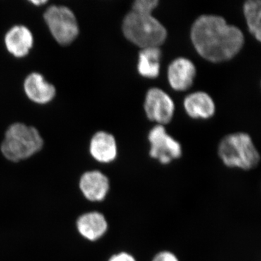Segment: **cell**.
Instances as JSON below:
<instances>
[{
    "label": "cell",
    "instance_id": "1",
    "mask_svg": "<svg viewBox=\"0 0 261 261\" xmlns=\"http://www.w3.org/2000/svg\"><path fill=\"white\" fill-rule=\"evenodd\" d=\"M190 36L198 54L212 63L232 59L245 44L241 29L216 15L199 16L192 24Z\"/></svg>",
    "mask_w": 261,
    "mask_h": 261
},
{
    "label": "cell",
    "instance_id": "2",
    "mask_svg": "<svg viewBox=\"0 0 261 261\" xmlns=\"http://www.w3.org/2000/svg\"><path fill=\"white\" fill-rule=\"evenodd\" d=\"M43 147L44 140L37 128L15 122L5 132L0 152L7 161L18 163L36 155Z\"/></svg>",
    "mask_w": 261,
    "mask_h": 261
},
{
    "label": "cell",
    "instance_id": "3",
    "mask_svg": "<svg viewBox=\"0 0 261 261\" xmlns=\"http://www.w3.org/2000/svg\"><path fill=\"white\" fill-rule=\"evenodd\" d=\"M123 35L129 42L143 49L162 45L167 38L166 27L152 14L130 10L122 23Z\"/></svg>",
    "mask_w": 261,
    "mask_h": 261
},
{
    "label": "cell",
    "instance_id": "4",
    "mask_svg": "<svg viewBox=\"0 0 261 261\" xmlns=\"http://www.w3.org/2000/svg\"><path fill=\"white\" fill-rule=\"evenodd\" d=\"M218 154L225 166L250 171L258 166L260 154L251 137L244 132L225 136L218 147Z\"/></svg>",
    "mask_w": 261,
    "mask_h": 261
},
{
    "label": "cell",
    "instance_id": "5",
    "mask_svg": "<svg viewBox=\"0 0 261 261\" xmlns=\"http://www.w3.org/2000/svg\"><path fill=\"white\" fill-rule=\"evenodd\" d=\"M51 36L61 45H68L80 34L76 17L68 7L53 5L43 15Z\"/></svg>",
    "mask_w": 261,
    "mask_h": 261
},
{
    "label": "cell",
    "instance_id": "6",
    "mask_svg": "<svg viewBox=\"0 0 261 261\" xmlns=\"http://www.w3.org/2000/svg\"><path fill=\"white\" fill-rule=\"evenodd\" d=\"M148 141L150 144L149 154L152 159L161 164L168 165L181 159V144L166 132L162 125H156L149 132Z\"/></svg>",
    "mask_w": 261,
    "mask_h": 261
},
{
    "label": "cell",
    "instance_id": "7",
    "mask_svg": "<svg viewBox=\"0 0 261 261\" xmlns=\"http://www.w3.org/2000/svg\"><path fill=\"white\" fill-rule=\"evenodd\" d=\"M78 187L82 197L87 202L99 203L106 200L109 195L111 180L99 170H89L81 174Z\"/></svg>",
    "mask_w": 261,
    "mask_h": 261
},
{
    "label": "cell",
    "instance_id": "8",
    "mask_svg": "<svg viewBox=\"0 0 261 261\" xmlns=\"http://www.w3.org/2000/svg\"><path fill=\"white\" fill-rule=\"evenodd\" d=\"M144 107L148 119L162 126L169 123L174 115L175 105L173 99L166 92L158 87L147 91Z\"/></svg>",
    "mask_w": 261,
    "mask_h": 261
},
{
    "label": "cell",
    "instance_id": "9",
    "mask_svg": "<svg viewBox=\"0 0 261 261\" xmlns=\"http://www.w3.org/2000/svg\"><path fill=\"white\" fill-rule=\"evenodd\" d=\"M75 226L81 238L89 243H94L106 236L109 224L107 218L102 212L89 211L76 218Z\"/></svg>",
    "mask_w": 261,
    "mask_h": 261
},
{
    "label": "cell",
    "instance_id": "10",
    "mask_svg": "<svg viewBox=\"0 0 261 261\" xmlns=\"http://www.w3.org/2000/svg\"><path fill=\"white\" fill-rule=\"evenodd\" d=\"M196 73L197 70L192 61L179 57L173 60L168 66V82L174 90L186 91L193 84Z\"/></svg>",
    "mask_w": 261,
    "mask_h": 261
},
{
    "label": "cell",
    "instance_id": "11",
    "mask_svg": "<svg viewBox=\"0 0 261 261\" xmlns=\"http://www.w3.org/2000/svg\"><path fill=\"white\" fill-rule=\"evenodd\" d=\"M23 89L30 100L39 105L50 102L56 95V87L37 72H33L25 77Z\"/></svg>",
    "mask_w": 261,
    "mask_h": 261
},
{
    "label": "cell",
    "instance_id": "12",
    "mask_svg": "<svg viewBox=\"0 0 261 261\" xmlns=\"http://www.w3.org/2000/svg\"><path fill=\"white\" fill-rule=\"evenodd\" d=\"M89 153L98 163L108 164L116 161L118 146L114 136L104 130L94 134L89 142Z\"/></svg>",
    "mask_w": 261,
    "mask_h": 261
},
{
    "label": "cell",
    "instance_id": "13",
    "mask_svg": "<svg viewBox=\"0 0 261 261\" xmlns=\"http://www.w3.org/2000/svg\"><path fill=\"white\" fill-rule=\"evenodd\" d=\"M5 44L7 50L15 58L27 56L34 46V36L28 27L15 25L10 28L5 35Z\"/></svg>",
    "mask_w": 261,
    "mask_h": 261
},
{
    "label": "cell",
    "instance_id": "14",
    "mask_svg": "<svg viewBox=\"0 0 261 261\" xmlns=\"http://www.w3.org/2000/svg\"><path fill=\"white\" fill-rule=\"evenodd\" d=\"M184 107L192 118H211L216 112L214 99L205 92H195L189 94L184 100Z\"/></svg>",
    "mask_w": 261,
    "mask_h": 261
},
{
    "label": "cell",
    "instance_id": "15",
    "mask_svg": "<svg viewBox=\"0 0 261 261\" xmlns=\"http://www.w3.org/2000/svg\"><path fill=\"white\" fill-rule=\"evenodd\" d=\"M161 57L162 51L160 47H146L141 49L137 64L139 73L145 78H157L161 69Z\"/></svg>",
    "mask_w": 261,
    "mask_h": 261
},
{
    "label": "cell",
    "instance_id": "16",
    "mask_svg": "<svg viewBox=\"0 0 261 261\" xmlns=\"http://www.w3.org/2000/svg\"><path fill=\"white\" fill-rule=\"evenodd\" d=\"M243 10L249 31L258 42H260V0H247L243 5Z\"/></svg>",
    "mask_w": 261,
    "mask_h": 261
},
{
    "label": "cell",
    "instance_id": "17",
    "mask_svg": "<svg viewBox=\"0 0 261 261\" xmlns=\"http://www.w3.org/2000/svg\"><path fill=\"white\" fill-rule=\"evenodd\" d=\"M159 4V0H136L132 5V10L141 13L152 14L154 8Z\"/></svg>",
    "mask_w": 261,
    "mask_h": 261
},
{
    "label": "cell",
    "instance_id": "18",
    "mask_svg": "<svg viewBox=\"0 0 261 261\" xmlns=\"http://www.w3.org/2000/svg\"><path fill=\"white\" fill-rule=\"evenodd\" d=\"M151 261H180L174 252L169 250H161L154 255Z\"/></svg>",
    "mask_w": 261,
    "mask_h": 261
},
{
    "label": "cell",
    "instance_id": "19",
    "mask_svg": "<svg viewBox=\"0 0 261 261\" xmlns=\"http://www.w3.org/2000/svg\"><path fill=\"white\" fill-rule=\"evenodd\" d=\"M107 261H137L132 254L126 251H121L113 254Z\"/></svg>",
    "mask_w": 261,
    "mask_h": 261
},
{
    "label": "cell",
    "instance_id": "20",
    "mask_svg": "<svg viewBox=\"0 0 261 261\" xmlns=\"http://www.w3.org/2000/svg\"><path fill=\"white\" fill-rule=\"evenodd\" d=\"M31 3H32V4L37 5V6H39V5H42L45 4V3H47V2L46 1H37V0H36V1H31Z\"/></svg>",
    "mask_w": 261,
    "mask_h": 261
}]
</instances>
